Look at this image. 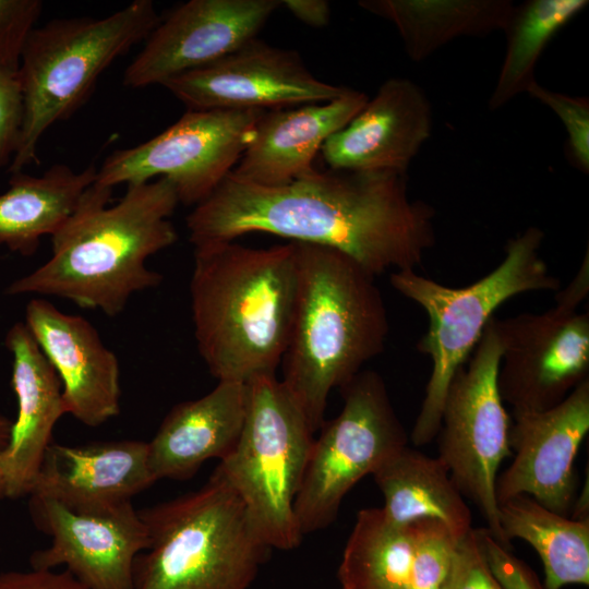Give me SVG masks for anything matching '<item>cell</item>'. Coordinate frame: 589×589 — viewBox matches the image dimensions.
I'll return each instance as SVG.
<instances>
[{"label":"cell","mask_w":589,"mask_h":589,"mask_svg":"<svg viewBox=\"0 0 589 589\" xmlns=\"http://www.w3.org/2000/svg\"><path fill=\"white\" fill-rule=\"evenodd\" d=\"M434 217L431 205L409 199L407 173L314 168L278 187L230 172L187 227L194 247L265 232L337 250L376 277L422 264L435 244Z\"/></svg>","instance_id":"obj_1"},{"label":"cell","mask_w":589,"mask_h":589,"mask_svg":"<svg viewBox=\"0 0 589 589\" xmlns=\"http://www.w3.org/2000/svg\"><path fill=\"white\" fill-rule=\"evenodd\" d=\"M112 191L92 183L51 236L50 259L12 281L7 294L58 297L113 317L134 293L157 287L163 275L146 261L177 241L175 187L166 178L128 184L111 205Z\"/></svg>","instance_id":"obj_2"},{"label":"cell","mask_w":589,"mask_h":589,"mask_svg":"<svg viewBox=\"0 0 589 589\" xmlns=\"http://www.w3.org/2000/svg\"><path fill=\"white\" fill-rule=\"evenodd\" d=\"M292 242L194 247L190 297L200 356L218 381L248 384L281 364L297 301Z\"/></svg>","instance_id":"obj_3"},{"label":"cell","mask_w":589,"mask_h":589,"mask_svg":"<svg viewBox=\"0 0 589 589\" xmlns=\"http://www.w3.org/2000/svg\"><path fill=\"white\" fill-rule=\"evenodd\" d=\"M292 243L298 289L280 381L315 433L330 392L384 350L389 325L373 275L337 250Z\"/></svg>","instance_id":"obj_4"},{"label":"cell","mask_w":589,"mask_h":589,"mask_svg":"<svg viewBox=\"0 0 589 589\" xmlns=\"http://www.w3.org/2000/svg\"><path fill=\"white\" fill-rule=\"evenodd\" d=\"M139 513L149 544L132 589H249L272 551L216 470L199 490Z\"/></svg>","instance_id":"obj_5"},{"label":"cell","mask_w":589,"mask_h":589,"mask_svg":"<svg viewBox=\"0 0 589 589\" xmlns=\"http://www.w3.org/2000/svg\"><path fill=\"white\" fill-rule=\"evenodd\" d=\"M543 239L541 229L529 227L507 242L503 261L491 273L461 288L440 284L416 269L390 274V285L420 305L429 317L428 330L417 349L431 358L432 371L409 437L414 446L426 445L436 437L448 386L469 359L495 310L524 292L560 289V280L539 253Z\"/></svg>","instance_id":"obj_6"},{"label":"cell","mask_w":589,"mask_h":589,"mask_svg":"<svg viewBox=\"0 0 589 589\" xmlns=\"http://www.w3.org/2000/svg\"><path fill=\"white\" fill-rule=\"evenodd\" d=\"M151 0H134L105 17L56 19L35 27L19 67L23 121L12 173L37 164L41 136L91 96L101 73L159 23Z\"/></svg>","instance_id":"obj_7"},{"label":"cell","mask_w":589,"mask_h":589,"mask_svg":"<svg viewBox=\"0 0 589 589\" xmlns=\"http://www.w3.org/2000/svg\"><path fill=\"white\" fill-rule=\"evenodd\" d=\"M244 426L233 450L216 467L244 504L271 549H296L303 538L294 501L314 433L275 374L248 383Z\"/></svg>","instance_id":"obj_8"},{"label":"cell","mask_w":589,"mask_h":589,"mask_svg":"<svg viewBox=\"0 0 589 589\" xmlns=\"http://www.w3.org/2000/svg\"><path fill=\"white\" fill-rule=\"evenodd\" d=\"M344 406L313 438L294 514L301 534L334 522L347 493L389 456L408 445L378 373L360 371L340 388Z\"/></svg>","instance_id":"obj_9"},{"label":"cell","mask_w":589,"mask_h":589,"mask_svg":"<svg viewBox=\"0 0 589 589\" xmlns=\"http://www.w3.org/2000/svg\"><path fill=\"white\" fill-rule=\"evenodd\" d=\"M502 341L492 316L472 356L454 375L444 400L437 432L438 458L464 495L479 509L488 530L510 548L498 522L495 482L503 460L512 455V419L498 387Z\"/></svg>","instance_id":"obj_10"},{"label":"cell","mask_w":589,"mask_h":589,"mask_svg":"<svg viewBox=\"0 0 589 589\" xmlns=\"http://www.w3.org/2000/svg\"><path fill=\"white\" fill-rule=\"evenodd\" d=\"M264 110L188 109L151 140L110 154L96 182L110 188L168 179L179 202H203L233 170Z\"/></svg>","instance_id":"obj_11"},{"label":"cell","mask_w":589,"mask_h":589,"mask_svg":"<svg viewBox=\"0 0 589 589\" xmlns=\"http://www.w3.org/2000/svg\"><path fill=\"white\" fill-rule=\"evenodd\" d=\"M502 341L497 387L512 416L561 404L589 380V312L565 304L496 318Z\"/></svg>","instance_id":"obj_12"},{"label":"cell","mask_w":589,"mask_h":589,"mask_svg":"<svg viewBox=\"0 0 589 589\" xmlns=\"http://www.w3.org/2000/svg\"><path fill=\"white\" fill-rule=\"evenodd\" d=\"M165 86L188 109L272 110L327 103L349 88L316 79L300 56L257 38Z\"/></svg>","instance_id":"obj_13"},{"label":"cell","mask_w":589,"mask_h":589,"mask_svg":"<svg viewBox=\"0 0 589 589\" xmlns=\"http://www.w3.org/2000/svg\"><path fill=\"white\" fill-rule=\"evenodd\" d=\"M28 507L34 524L51 538L48 548L32 554V568L65 566L89 589H132L135 558L149 544L147 527L132 503L87 513L29 495Z\"/></svg>","instance_id":"obj_14"},{"label":"cell","mask_w":589,"mask_h":589,"mask_svg":"<svg viewBox=\"0 0 589 589\" xmlns=\"http://www.w3.org/2000/svg\"><path fill=\"white\" fill-rule=\"evenodd\" d=\"M278 0H191L157 24L124 71L123 84L163 85L215 62L256 38Z\"/></svg>","instance_id":"obj_15"},{"label":"cell","mask_w":589,"mask_h":589,"mask_svg":"<svg viewBox=\"0 0 589 589\" xmlns=\"http://www.w3.org/2000/svg\"><path fill=\"white\" fill-rule=\"evenodd\" d=\"M512 417L508 442L514 458L497 474V504L528 495L568 516L577 491L574 462L589 431V380L549 410Z\"/></svg>","instance_id":"obj_16"},{"label":"cell","mask_w":589,"mask_h":589,"mask_svg":"<svg viewBox=\"0 0 589 589\" xmlns=\"http://www.w3.org/2000/svg\"><path fill=\"white\" fill-rule=\"evenodd\" d=\"M24 323L60 377L65 413L92 428L119 414V360L85 317L34 298Z\"/></svg>","instance_id":"obj_17"},{"label":"cell","mask_w":589,"mask_h":589,"mask_svg":"<svg viewBox=\"0 0 589 589\" xmlns=\"http://www.w3.org/2000/svg\"><path fill=\"white\" fill-rule=\"evenodd\" d=\"M431 132L432 108L424 92L408 79L393 77L325 141L321 153L334 170L407 173Z\"/></svg>","instance_id":"obj_18"},{"label":"cell","mask_w":589,"mask_h":589,"mask_svg":"<svg viewBox=\"0 0 589 589\" xmlns=\"http://www.w3.org/2000/svg\"><path fill=\"white\" fill-rule=\"evenodd\" d=\"M155 482L147 442L51 443L28 496L47 497L75 512H106L132 503Z\"/></svg>","instance_id":"obj_19"},{"label":"cell","mask_w":589,"mask_h":589,"mask_svg":"<svg viewBox=\"0 0 589 589\" xmlns=\"http://www.w3.org/2000/svg\"><path fill=\"white\" fill-rule=\"evenodd\" d=\"M5 347L12 356L11 385L17 400L8 448L0 454L5 478V498L28 496L52 430L65 413L62 383L56 370L23 322L7 333Z\"/></svg>","instance_id":"obj_20"},{"label":"cell","mask_w":589,"mask_h":589,"mask_svg":"<svg viewBox=\"0 0 589 589\" xmlns=\"http://www.w3.org/2000/svg\"><path fill=\"white\" fill-rule=\"evenodd\" d=\"M368 99L349 88L327 103L264 111L231 173L266 187L284 185L309 173L325 141L345 128Z\"/></svg>","instance_id":"obj_21"},{"label":"cell","mask_w":589,"mask_h":589,"mask_svg":"<svg viewBox=\"0 0 589 589\" xmlns=\"http://www.w3.org/2000/svg\"><path fill=\"white\" fill-rule=\"evenodd\" d=\"M248 404V384L218 381L208 394L176 405L147 442L156 481L189 480L208 459L227 457L242 433Z\"/></svg>","instance_id":"obj_22"},{"label":"cell","mask_w":589,"mask_h":589,"mask_svg":"<svg viewBox=\"0 0 589 589\" xmlns=\"http://www.w3.org/2000/svg\"><path fill=\"white\" fill-rule=\"evenodd\" d=\"M380 489L384 516L396 525L432 519L444 524L457 540L472 529L466 498L438 457L406 445L372 473Z\"/></svg>","instance_id":"obj_23"},{"label":"cell","mask_w":589,"mask_h":589,"mask_svg":"<svg viewBox=\"0 0 589 589\" xmlns=\"http://www.w3.org/2000/svg\"><path fill=\"white\" fill-rule=\"evenodd\" d=\"M96 176L94 164L79 172L55 164L43 176L12 173L0 194V245L33 255L40 239L51 237L68 219Z\"/></svg>","instance_id":"obj_24"},{"label":"cell","mask_w":589,"mask_h":589,"mask_svg":"<svg viewBox=\"0 0 589 589\" xmlns=\"http://www.w3.org/2000/svg\"><path fill=\"white\" fill-rule=\"evenodd\" d=\"M358 5L393 23L417 62L458 37L503 31L514 8L508 0H362Z\"/></svg>","instance_id":"obj_25"},{"label":"cell","mask_w":589,"mask_h":589,"mask_svg":"<svg viewBox=\"0 0 589 589\" xmlns=\"http://www.w3.org/2000/svg\"><path fill=\"white\" fill-rule=\"evenodd\" d=\"M504 538L528 542L542 561L545 589L589 585V520L557 514L528 495L498 504Z\"/></svg>","instance_id":"obj_26"},{"label":"cell","mask_w":589,"mask_h":589,"mask_svg":"<svg viewBox=\"0 0 589 589\" xmlns=\"http://www.w3.org/2000/svg\"><path fill=\"white\" fill-rule=\"evenodd\" d=\"M417 522L396 525L380 508L358 512L338 568L341 589H411Z\"/></svg>","instance_id":"obj_27"},{"label":"cell","mask_w":589,"mask_h":589,"mask_svg":"<svg viewBox=\"0 0 589 589\" xmlns=\"http://www.w3.org/2000/svg\"><path fill=\"white\" fill-rule=\"evenodd\" d=\"M588 5L586 0H528L515 5L503 32L506 51L488 107L498 110L534 80V69L551 39Z\"/></svg>","instance_id":"obj_28"},{"label":"cell","mask_w":589,"mask_h":589,"mask_svg":"<svg viewBox=\"0 0 589 589\" xmlns=\"http://www.w3.org/2000/svg\"><path fill=\"white\" fill-rule=\"evenodd\" d=\"M411 589H445L458 541L441 521L417 520Z\"/></svg>","instance_id":"obj_29"},{"label":"cell","mask_w":589,"mask_h":589,"mask_svg":"<svg viewBox=\"0 0 589 589\" xmlns=\"http://www.w3.org/2000/svg\"><path fill=\"white\" fill-rule=\"evenodd\" d=\"M527 93L551 108L567 132L566 156L578 170L589 171V100L550 91L537 81Z\"/></svg>","instance_id":"obj_30"},{"label":"cell","mask_w":589,"mask_h":589,"mask_svg":"<svg viewBox=\"0 0 589 589\" xmlns=\"http://www.w3.org/2000/svg\"><path fill=\"white\" fill-rule=\"evenodd\" d=\"M40 0H0V67L19 71L21 56L41 15Z\"/></svg>","instance_id":"obj_31"},{"label":"cell","mask_w":589,"mask_h":589,"mask_svg":"<svg viewBox=\"0 0 589 589\" xmlns=\"http://www.w3.org/2000/svg\"><path fill=\"white\" fill-rule=\"evenodd\" d=\"M483 560L502 589H545L537 574L501 545L488 528L474 529Z\"/></svg>","instance_id":"obj_32"},{"label":"cell","mask_w":589,"mask_h":589,"mask_svg":"<svg viewBox=\"0 0 589 589\" xmlns=\"http://www.w3.org/2000/svg\"><path fill=\"white\" fill-rule=\"evenodd\" d=\"M23 97L17 71L0 67V167L10 165L17 149Z\"/></svg>","instance_id":"obj_33"},{"label":"cell","mask_w":589,"mask_h":589,"mask_svg":"<svg viewBox=\"0 0 589 589\" xmlns=\"http://www.w3.org/2000/svg\"><path fill=\"white\" fill-rule=\"evenodd\" d=\"M445 589H502L483 560L474 528L458 541Z\"/></svg>","instance_id":"obj_34"},{"label":"cell","mask_w":589,"mask_h":589,"mask_svg":"<svg viewBox=\"0 0 589 589\" xmlns=\"http://www.w3.org/2000/svg\"><path fill=\"white\" fill-rule=\"evenodd\" d=\"M0 589H89L69 570H11L0 574Z\"/></svg>","instance_id":"obj_35"},{"label":"cell","mask_w":589,"mask_h":589,"mask_svg":"<svg viewBox=\"0 0 589 589\" xmlns=\"http://www.w3.org/2000/svg\"><path fill=\"white\" fill-rule=\"evenodd\" d=\"M280 5L312 27H324L330 20V5L325 0H284Z\"/></svg>","instance_id":"obj_36"},{"label":"cell","mask_w":589,"mask_h":589,"mask_svg":"<svg viewBox=\"0 0 589 589\" xmlns=\"http://www.w3.org/2000/svg\"><path fill=\"white\" fill-rule=\"evenodd\" d=\"M589 260L588 251L582 264L573 279L564 290L556 293V303L565 304L578 309L579 304L588 296L589 291Z\"/></svg>","instance_id":"obj_37"},{"label":"cell","mask_w":589,"mask_h":589,"mask_svg":"<svg viewBox=\"0 0 589 589\" xmlns=\"http://www.w3.org/2000/svg\"><path fill=\"white\" fill-rule=\"evenodd\" d=\"M13 422L0 413V454L9 446Z\"/></svg>","instance_id":"obj_38"},{"label":"cell","mask_w":589,"mask_h":589,"mask_svg":"<svg viewBox=\"0 0 589 589\" xmlns=\"http://www.w3.org/2000/svg\"><path fill=\"white\" fill-rule=\"evenodd\" d=\"M5 492H7L5 478H4L2 461L0 458V498H5Z\"/></svg>","instance_id":"obj_39"}]
</instances>
